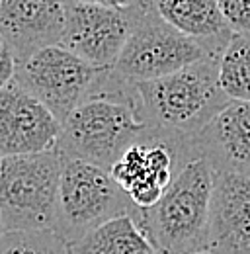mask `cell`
Instances as JSON below:
<instances>
[{
  "mask_svg": "<svg viewBox=\"0 0 250 254\" xmlns=\"http://www.w3.org/2000/svg\"><path fill=\"white\" fill-rule=\"evenodd\" d=\"M6 235V227H4V221H2V213H0V239Z\"/></svg>",
  "mask_w": 250,
  "mask_h": 254,
  "instance_id": "obj_21",
  "label": "cell"
},
{
  "mask_svg": "<svg viewBox=\"0 0 250 254\" xmlns=\"http://www.w3.org/2000/svg\"><path fill=\"white\" fill-rule=\"evenodd\" d=\"M16 57H14V51L12 47L8 45V41L4 39V35L0 33V90L4 86H8L12 80H14V74H16Z\"/></svg>",
  "mask_w": 250,
  "mask_h": 254,
  "instance_id": "obj_19",
  "label": "cell"
},
{
  "mask_svg": "<svg viewBox=\"0 0 250 254\" xmlns=\"http://www.w3.org/2000/svg\"><path fill=\"white\" fill-rule=\"evenodd\" d=\"M0 254H66V245L53 231H16L0 239Z\"/></svg>",
  "mask_w": 250,
  "mask_h": 254,
  "instance_id": "obj_17",
  "label": "cell"
},
{
  "mask_svg": "<svg viewBox=\"0 0 250 254\" xmlns=\"http://www.w3.org/2000/svg\"><path fill=\"white\" fill-rule=\"evenodd\" d=\"M133 28V6L106 8L66 0L61 47L98 68H114Z\"/></svg>",
  "mask_w": 250,
  "mask_h": 254,
  "instance_id": "obj_9",
  "label": "cell"
},
{
  "mask_svg": "<svg viewBox=\"0 0 250 254\" xmlns=\"http://www.w3.org/2000/svg\"><path fill=\"white\" fill-rule=\"evenodd\" d=\"M62 160L57 149L37 155L2 157L0 213L6 233L55 229Z\"/></svg>",
  "mask_w": 250,
  "mask_h": 254,
  "instance_id": "obj_4",
  "label": "cell"
},
{
  "mask_svg": "<svg viewBox=\"0 0 250 254\" xmlns=\"http://www.w3.org/2000/svg\"><path fill=\"white\" fill-rule=\"evenodd\" d=\"M191 254H211L209 251H201V253H191Z\"/></svg>",
  "mask_w": 250,
  "mask_h": 254,
  "instance_id": "obj_22",
  "label": "cell"
},
{
  "mask_svg": "<svg viewBox=\"0 0 250 254\" xmlns=\"http://www.w3.org/2000/svg\"><path fill=\"white\" fill-rule=\"evenodd\" d=\"M164 22L197 41L219 59L235 33L229 30L217 0H151Z\"/></svg>",
  "mask_w": 250,
  "mask_h": 254,
  "instance_id": "obj_14",
  "label": "cell"
},
{
  "mask_svg": "<svg viewBox=\"0 0 250 254\" xmlns=\"http://www.w3.org/2000/svg\"><path fill=\"white\" fill-rule=\"evenodd\" d=\"M0 160H2V157H0Z\"/></svg>",
  "mask_w": 250,
  "mask_h": 254,
  "instance_id": "obj_23",
  "label": "cell"
},
{
  "mask_svg": "<svg viewBox=\"0 0 250 254\" xmlns=\"http://www.w3.org/2000/svg\"><path fill=\"white\" fill-rule=\"evenodd\" d=\"M61 122L14 80L0 90V157L53 151Z\"/></svg>",
  "mask_w": 250,
  "mask_h": 254,
  "instance_id": "obj_10",
  "label": "cell"
},
{
  "mask_svg": "<svg viewBox=\"0 0 250 254\" xmlns=\"http://www.w3.org/2000/svg\"><path fill=\"white\" fill-rule=\"evenodd\" d=\"M66 254H158L133 215H120L66 245Z\"/></svg>",
  "mask_w": 250,
  "mask_h": 254,
  "instance_id": "obj_15",
  "label": "cell"
},
{
  "mask_svg": "<svg viewBox=\"0 0 250 254\" xmlns=\"http://www.w3.org/2000/svg\"><path fill=\"white\" fill-rule=\"evenodd\" d=\"M193 157L191 141L147 127V131L116 160L110 174L133 207L149 209L162 197L178 170Z\"/></svg>",
  "mask_w": 250,
  "mask_h": 254,
  "instance_id": "obj_7",
  "label": "cell"
},
{
  "mask_svg": "<svg viewBox=\"0 0 250 254\" xmlns=\"http://www.w3.org/2000/svg\"><path fill=\"white\" fill-rule=\"evenodd\" d=\"M219 84L231 102H250V37L233 35L221 53Z\"/></svg>",
  "mask_w": 250,
  "mask_h": 254,
  "instance_id": "obj_16",
  "label": "cell"
},
{
  "mask_svg": "<svg viewBox=\"0 0 250 254\" xmlns=\"http://www.w3.org/2000/svg\"><path fill=\"white\" fill-rule=\"evenodd\" d=\"M213 178V168L193 157L178 170L153 207L133 209V219L158 254L207 251Z\"/></svg>",
  "mask_w": 250,
  "mask_h": 254,
  "instance_id": "obj_2",
  "label": "cell"
},
{
  "mask_svg": "<svg viewBox=\"0 0 250 254\" xmlns=\"http://www.w3.org/2000/svg\"><path fill=\"white\" fill-rule=\"evenodd\" d=\"M193 155L213 172L250 178V102H229L191 141Z\"/></svg>",
  "mask_w": 250,
  "mask_h": 254,
  "instance_id": "obj_13",
  "label": "cell"
},
{
  "mask_svg": "<svg viewBox=\"0 0 250 254\" xmlns=\"http://www.w3.org/2000/svg\"><path fill=\"white\" fill-rule=\"evenodd\" d=\"M133 209V203L112 178L110 170L86 160H62L53 233L64 245L78 241L114 217L131 215Z\"/></svg>",
  "mask_w": 250,
  "mask_h": 254,
  "instance_id": "obj_6",
  "label": "cell"
},
{
  "mask_svg": "<svg viewBox=\"0 0 250 254\" xmlns=\"http://www.w3.org/2000/svg\"><path fill=\"white\" fill-rule=\"evenodd\" d=\"M66 24V0H0V33L16 61L59 45Z\"/></svg>",
  "mask_w": 250,
  "mask_h": 254,
  "instance_id": "obj_11",
  "label": "cell"
},
{
  "mask_svg": "<svg viewBox=\"0 0 250 254\" xmlns=\"http://www.w3.org/2000/svg\"><path fill=\"white\" fill-rule=\"evenodd\" d=\"M211 254H250V178L215 172L207 229Z\"/></svg>",
  "mask_w": 250,
  "mask_h": 254,
  "instance_id": "obj_12",
  "label": "cell"
},
{
  "mask_svg": "<svg viewBox=\"0 0 250 254\" xmlns=\"http://www.w3.org/2000/svg\"><path fill=\"white\" fill-rule=\"evenodd\" d=\"M108 68H98L61 45L45 47L16 64L14 82L64 122L92 94Z\"/></svg>",
  "mask_w": 250,
  "mask_h": 254,
  "instance_id": "obj_8",
  "label": "cell"
},
{
  "mask_svg": "<svg viewBox=\"0 0 250 254\" xmlns=\"http://www.w3.org/2000/svg\"><path fill=\"white\" fill-rule=\"evenodd\" d=\"M72 2H84V4H98V6H106V8H129L133 6L137 0H72Z\"/></svg>",
  "mask_w": 250,
  "mask_h": 254,
  "instance_id": "obj_20",
  "label": "cell"
},
{
  "mask_svg": "<svg viewBox=\"0 0 250 254\" xmlns=\"http://www.w3.org/2000/svg\"><path fill=\"white\" fill-rule=\"evenodd\" d=\"M211 57L197 41L160 18L151 0L133 4V28L114 68L118 78L137 84L178 72Z\"/></svg>",
  "mask_w": 250,
  "mask_h": 254,
  "instance_id": "obj_5",
  "label": "cell"
},
{
  "mask_svg": "<svg viewBox=\"0 0 250 254\" xmlns=\"http://www.w3.org/2000/svg\"><path fill=\"white\" fill-rule=\"evenodd\" d=\"M147 127L141 120L135 84L108 68L90 98L61 124L55 149L64 159L86 160L110 170Z\"/></svg>",
  "mask_w": 250,
  "mask_h": 254,
  "instance_id": "obj_1",
  "label": "cell"
},
{
  "mask_svg": "<svg viewBox=\"0 0 250 254\" xmlns=\"http://www.w3.org/2000/svg\"><path fill=\"white\" fill-rule=\"evenodd\" d=\"M143 124L193 141L231 102L219 84V59L205 57L168 76L137 82Z\"/></svg>",
  "mask_w": 250,
  "mask_h": 254,
  "instance_id": "obj_3",
  "label": "cell"
},
{
  "mask_svg": "<svg viewBox=\"0 0 250 254\" xmlns=\"http://www.w3.org/2000/svg\"><path fill=\"white\" fill-rule=\"evenodd\" d=\"M221 14L235 35L250 37V0H217Z\"/></svg>",
  "mask_w": 250,
  "mask_h": 254,
  "instance_id": "obj_18",
  "label": "cell"
}]
</instances>
